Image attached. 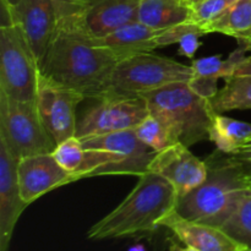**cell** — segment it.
Instances as JSON below:
<instances>
[{
    "instance_id": "obj_13",
    "label": "cell",
    "mask_w": 251,
    "mask_h": 251,
    "mask_svg": "<svg viewBox=\"0 0 251 251\" xmlns=\"http://www.w3.org/2000/svg\"><path fill=\"white\" fill-rule=\"evenodd\" d=\"M15 20L39 65L55 31L56 12L53 0H21L15 10Z\"/></svg>"
},
{
    "instance_id": "obj_8",
    "label": "cell",
    "mask_w": 251,
    "mask_h": 251,
    "mask_svg": "<svg viewBox=\"0 0 251 251\" xmlns=\"http://www.w3.org/2000/svg\"><path fill=\"white\" fill-rule=\"evenodd\" d=\"M150 114L142 96L104 95L86 108L76 125L78 139L134 129Z\"/></svg>"
},
{
    "instance_id": "obj_27",
    "label": "cell",
    "mask_w": 251,
    "mask_h": 251,
    "mask_svg": "<svg viewBox=\"0 0 251 251\" xmlns=\"http://www.w3.org/2000/svg\"><path fill=\"white\" fill-rule=\"evenodd\" d=\"M96 0H53L56 20L83 15Z\"/></svg>"
},
{
    "instance_id": "obj_22",
    "label": "cell",
    "mask_w": 251,
    "mask_h": 251,
    "mask_svg": "<svg viewBox=\"0 0 251 251\" xmlns=\"http://www.w3.org/2000/svg\"><path fill=\"white\" fill-rule=\"evenodd\" d=\"M210 140L215 142L218 150L232 153L251 141V124L222 114H215L210 130Z\"/></svg>"
},
{
    "instance_id": "obj_9",
    "label": "cell",
    "mask_w": 251,
    "mask_h": 251,
    "mask_svg": "<svg viewBox=\"0 0 251 251\" xmlns=\"http://www.w3.org/2000/svg\"><path fill=\"white\" fill-rule=\"evenodd\" d=\"M83 100L86 97L81 92L54 82L41 74L37 105L44 125L56 145L76 136V109Z\"/></svg>"
},
{
    "instance_id": "obj_3",
    "label": "cell",
    "mask_w": 251,
    "mask_h": 251,
    "mask_svg": "<svg viewBox=\"0 0 251 251\" xmlns=\"http://www.w3.org/2000/svg\"><path fill=\"white\" fill-rule=\"evenodd\" d=\"M176 189L163 176L152 172L139 176L129 195L87 232L90 240L113 239L154 232L159 222L173 212Z\"/></svg>"
},
{
    "instance_id": "obj_24",
    "label": "cell",
    "mask_w": 251,
    "mask_h": 251,
    "mask_svg": "<svg viewBox=\"0 0 251 251\" xmlns=\"http://www.w3.org/2000/svg\"><path fill=\"white\" fill-rule=\"evenodd\" d=\"M221 229L238 244L251 250V193L243 199L235 212Z\"/></svg>"
},
{
    "instance_id": "obj_35",
    "label": "cell",
    "mask_w": 251,
    "mask_h": 251,
    "mask_svg": "<svg viewBox=\"0 0 251 251\" xmlns=\"http://www.w3.org/2000/svg\"><path fill=\"white\" fill-rule=\"evenodd\" d=\"M240 44H244V46H245V47H247L248 51H249V50H251V38L249 39V41L244 42V43H240Z\"/></svg>"
},
{
    "instance_id": "obj_16",
    "label": "cell",
    "mask_w": 251,
    "mask_h": 251,
    "mask_svg": "<svg viewBox=\"0 0 251 251\" xmlns=\"http://www.w3.org/2000/svg\"><path fill=\"white\" fill-rule=\"evenodd\" d=\"M83 149L105 150L125 157L134 168L136 176L149 172V166L157 152L137 137L134 129L109 132L81 139Z\"/></svg>"
},
{
    "instance_id": "obj_30",
    "label": "cell",
    "mask_w": 251,
    "mask_h": 251,
    "mask_svg": "<svg viewBox=\"0 0 251 251\" xmlns=\"http://www.w3.org/2000/svg\"><path fill=\"white\" fill-rule=\"evenodd\" d=\"M234 75H251V55L245 56L244 60L235 70Z\"/></svg>"
},
{
    "instance_id": "obj_5",
    "label": "cell",
    "mask_w": 251,
    "mask_h": 251,
    "mask_svg": "<svg viewBox=\"0 0 251 251\" xmlns=\"http://www.w3.org/2000/svg\"><path fill=\"white\" fill-rule=\"evenodd\" d=\"M0 139L17 159L53 153L56 142L44 125L37 100H17L0 91Z\"/></svg>"
},
{
    "instance_id": "obj_31",
    "label": "cell",
    "mask_w": 251,
    "mask_h": 251,
    "mask_svg": "<svg viewBox=\"0 0 251 251\" xmlns=\"http://www.w3.org/2000/svg\"><path fill=\"white\" fill-rule=\"evenodd\" d=\"M171 251H200V250H196V249H194V248H191V247H184V248H181V247H179V245H176V244H172L171 245Z\"/></svg>"
},
{
    "instance_id": "obj_12",
    "label": "cell",
    "mask_w": 251,
    "mask_h": 251,
    "mask_svg": "<svg viewBox=\"0 0 251 251\" xmlns=\"http://www.w3.org/2000/svg\"><path fill=\"white\" fill-rule=\"evenodd\" d=\"M17 163L19 159L0 139V251L9 250L15 226L28 206L20 193Z\"/></svg>"
},
{
    "instance_id": "obj_26",
    "label": "cell",
    "mask_w": 251,
    "mask_h": 251,
    "mask_svg": "<svg viewBox=\"0 0 251 251\" xmlns=\"http://www.w3.org/2000/svg\"><path fill=\"white\" fill-rule=\"evenodd\" d=\"M235 1L237 0H202L191 6L190 21L200 26L205 32L206 26L222 16Z\"/></svg>"
},
{
    "instance_id": "obj_7",
    "label": "cell",
    "mask_w": 251,
    "mask_h": 251,
    "mask_svg": "<svg viewBox=\"0 0 251 251\" xmlns=\"http://www.w3.org/2000/svg\"><path fill=\"white\" fill-rule=\"evenodd\" d=\"M41 77L38 61L19 25L0 26V91L17 100H33Z\"/></svg>"
},
{
    "instance_id": "obj_4",
    "label": "cell",
    "mask_w": 251,
    "mask_h": 251,
    "mask_svg": "<svg viewBox=\"0 0 251 251\" xmlns=\"http://www.w3.org/2000/svg\"><path fill=\"white\" fill-rule=\"evenodd\" d=\"M151 114L161 119L176 142L190 147L210 140L213 112L210 100L194 92L186 82H174L142 93Z\"/></svg>"
},
{
    "instance_id": "obj_25",
    "label": "cell",
    "mask_w": 251,
    "mask_h": 251,
    "mask_svg": "<svg viewBox=\"0 0 251 251\" xmlns=\"http://www.w3.org/2000/svg\"><path fill=\"white\" fill-rule=\"evenodd\" d=\"M59 164L65 171L76 174L82 179V169L85 164L86 150L83 149L82 141L77 136L66 139L65 141L56 145L51 153Z\"/></svg>"
},
{
    "instance_id": "obj_34",
    "label": "cell",
    "mask_w": 251,
    "mask_h": 251,
    "mask_svg": "<svg viewBox=\"0 0 251 251\" xmlns=\"http://www.w3.org/2000/svg\"><path fill=\"white\" fill-rule=\"evenodd\" d=\"M200 1H202V0H186V4L190 5V6H193V5L198 4V2H200Z\"/></svg>"
},
{
    "instance_id": "obj_36",
    "label": "cell",
    "mask_w": 251,
    "mask_h": 251,
    "mask_svg": "<svg viewBox=\"0 0 251 251\" xmlns=\"http://www.w3.org/2000/svg\"><path fill=\"white\" fill-rule=\"evenodd\" d=\"M235 251H251L249 248H245V247H240L239 249H237Z\"/></svg>"
},
{
    "instance_id": "obj_2",
    "label": "cell",
    "mask_w": 251,
    "mask_h": 251,
    "mask_svg": "<svg viewBox=\"0 0 251 251\" xmlns=\"http://www.w3.org/2000/svg\"><path fill=\"white\" fill-rule=\"evenodd\" d=\"M205 162V181L176 199L173 212L184 220L221 228L251 193V186L245 180L240 164L229 153L217 149Z\"/></svg>"
},
{
    "instance_id": "obj_18",
    "label": "cell",
    "mask_w": 251,
    "mask_h": 251,
    "mask_svg": "<svg viewBox=\"0 0 251 251\" xmlns=\"http://www.w3.org/2000/svg\"><path fill=\"white\" fill-rule=\"evenodd\" d=\"M140 0H96L82 16L93 37H103L137 21Z\"/></svg>"
},
{
    "instance_id": "obj_23",
    "label": "cell",
    "mask_w": 251,
    "mask_h": 251,
    "mask_svg": "<svg viewBox=\"0 0 251 251\" xmlns=\"http://www.w3.org/2000/svg\"><path fill=\"white\" fill-rule=\"evenodd\" d=\"M134 130L137 137L156 152L178 144L168 126L151 113Z\"/></svg>"
},
{
    "instance_id": "obj_14",
    "label": "cell",
    "mask_w": 251,
    "mask_h": 251,
    "mask_svg": "<svg viewBox=\"0 0 251 251\" xmlns=\"http://www.w3.org/2000/svg\"><path fill=\"white\" fill-rule=\"evenodd\" d=\"M159 226L171 229L183 244L196 250L235 251L242 247L221 228L184 220L174 212L166 216Z\"/></svg>"
},
{
    "instance_id": "obj_29",
    "label": "cell",
    "mask_w": 251,
    "mask_h": 251,
    "mask_svg": "<svg viewBox=\"0 0 251 251\" xmlns=\"http://www.w3.org/2000/svg\"><path fill=\"white\" fill-rule=\"evenodd\" d=\"M229 154L235 162L240 164L245 180L251 186V141Z\"/></svg>"
},
{
    "instance_id": "obj_6",
    "label": "cell",
    "mask_w": 251,
    "mask_h": 251,
    "mask_svg": "<svg viewBox=\"0 0 251 251\" xmlns=\"http://www.w3.org/2000/svg\"><path fill=\"white\" fill-rule=\"evenodd\" d=\"M191 76L193 68L185 64L153 53L137 54L117 64L104 95L140 96L174 82H186Z\"/></svg>"
},
{
    "instance_id": "obj_17",
    "label": "cell",
    "mask_w": 251,
    "mask_h": 251,
    "mask_svg": "<svg viewBox=\"0 0 251 251\" xmlns=\"http://www.w3.org/2000/svg\"><path fill=\"white\" fill-rule=\"evenodd\" d=\"M248 51L244 44H240L237 50L233 51L227 60H221L220 55L196 59L191 64L193 76L188 81L194 92L206 100H211L217 93V83L220 78H227L234 75L235 70L245 59Z\"/></svg>"
},
{
    "instance_id": "obj_37",
    "label": "cell",
    "mask_w": 251,
    "mask_h": 251,
    "mask_svg": "<svg viewBox=\"0 0 251 251\" xmlns=\"http://www.w3.org/2000/svg\"><path fill=\"white\" fill-rule=\"evenodd\" d=\"M183 1H185V2H186V0H183Z\"/></svg>"
},
{
    "instance_id": "obj_19",
    "label": "cell",
    "mask_w": 251,
    "mask_h": 251,
    "mask_svg": "<svg viewBox=\"0 0 251 251\" xmlns=\"http://www.w3.org/2000/svg\"><path fill=\"white\" fill-rule=\"evenodd\" d=\"M191 6L183 0H140L137 21L156 29L190 21Z\"/></svg>"
},
{
    "instance_id": "obj_20",
    "label": "cell",
    "mask_w": 251,
    "mask_h": 251,
    "mask_svg": "<svg viewBox=\"0 0 251 251\" xmlns=\"http://www.w3.org/2000/svg\"><path fill=\"white\" fill-rule=\"evenodd\" d=\"M206 34H226L238 39L239 43L251 38V0H237L222 16L207 25Z\"/></svg>"
},
{
    "instance_id": "obj_33",
    "label": "cell",
    "mask_w": 251,
    "mask_h": 251,
    "mask_svg": "<svg viewBox=\"0 0 251 251\" xmlns=\"http://www.w3.org/2000/svg\"><path fill=\"white\" fill-rule=\"evenodd\" d=\"M129 251H146V249H145L144 245H134V247H131L129 249Z\"/></svg>"
},
{
    "instance_id": "obj_32",
    "label": "cell",
    "mask_w": 251,
    "mask_h": 251,
    "mask_svg": "<svg viewBox=\"0 0 251 251\" xmlns=\"http://www.w3.org/2000/svg\"><path fill=\"white\" fill-rule=\"evenodd\" d=\"M1 1H4L5 4L7 5V6L11 7V9L14 10V12H15V10L17 9V6H19V5H20L21 0H1Z\"/></svg>"
},
{
    "instance_id": "obj_11",
    "label": "cell",
    "mask_w": 251,
    "mask_h": 251,
    "mask_svg": "<svg viewBox=\"0 0 251 251\" xmlns=\"http://www.w3.org/2000/svg\"><path fill=\"white\" fill-rule=\"evenodd\" d=\"M21 198L27 205L48 191L80 180V176L65 171L51 153L24 157L17 163Z\"/></svg>"
},
{
    "instance_id": "obj_10",
    "label": "cell",
    "mask_w": 251,
    "mask_h": 251,
    "mask_svg": "<svg viewBox=\"0 0 251 251\" xmlns=\"http://www.w3.org/2000/svg\"><path fill=\"white\" fill-rule=\"evenodd\" d=\"M149 172L163 176L176 189L178 198L186 195L205 181L207 166L183 144H176L162 151L149 166Z\"/></svg>"
},
{
    "instance_id": "obj_1",
    "label": "cell",
    "mask_w": 251,
    "mask_h": 251,
    "mask_svg": "<svg viewBox=\"0 0 251 251\" xmlns=\"http://www.w3.org/2000/svg\"><path fill=\"white\" fill-rule=\"evenodd\" d=\"M117 64L108 49L93 41L82 16L76 15L56 20L39 70L49 80L96 100L108 91Z\"/></svg>"
},
{
    "instance_id": "obj_28",
    "label": "cell",
    "mask_w": 251,
    "mask_h": 251,
    "mask_svg": "<svg viewBox=\"0 0 251 251\" xmlns=\"http://www.w3.org/2000/svg\"><path fill=\"white\" fill-rule=\"evenodd\" d=\"M205 32L198 27V28H194L191 31L186 32L183 37L180 38V41L178 42L179 44V54L180 55L186 56V58L193 59L194 55L196 54L198 49L200 48V37L203 36Z\"/></svg>"
},
{
    "instance_id": "obj_15",
    "label": "cell",
    "mask_w": 251,
    "mask_h": 251,
    "mask_svg": "<svg viewBox=\"0 0 251 251\" xmlns=\"http://www.w3.org/2000/svg\"><path fill=\"white\" fill-rule=\"evenodd\" d=\"M164 29L152 28L140 21H134L103 37H93V41L108 49L119 63L137 54L152 53L158 48L156 41Z\"/></svg>"
},
{
    "instance_id": "obj_21",
    "label": "cell",
    "mask_w": 251,
    "mask_h": 251,
    "mask_svg": "<svg viewBox=\"0 0 251 251\" xmlns=\"http://www.w3.org/2000/svg\"><path fill=\"white\" fill-rule=\"evenodd\" d=\"M216 114L230 110L251 109V75H232L210 100Z\"/></svg>"
}]
</instances>
